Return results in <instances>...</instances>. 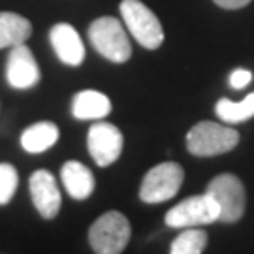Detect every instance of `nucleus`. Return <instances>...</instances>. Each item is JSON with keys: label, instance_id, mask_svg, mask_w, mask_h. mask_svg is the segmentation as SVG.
I'll return each instance as SVG.
<instances>
[{"label": "nucleus", "instance_id": "obj_1", "mask_svg": "<svg viewBox=\"0 0 254 254\" xmlns=\"http://www.w3.org/2000/svg\"><path fill=\"white\" fill-rule=\"evenodd\" d=\"M237 143L239 132L236 128L213 121L196 123L187 134V149L194 156H218L236 149Z\"/></svg>", "mask_w": 254, "mask_h": 254}, {"label": "nucleus", "instance_id": "obj_2", "mask_svg": "<svg viewBox=\"0 0 254 254\" xmlns=\"http://www.w3.org/2000/svg\"><path fill=\"white\" fill-rule=\"evenodd\" d=\"M89 40L98 53L115 64L127 63L132 57V46L123 23L115 17H98L89 27Z\"/></svg>", "mask_w": 254, "mask_h": 254}, {"label": "nucleus", "instance_id": "obj_3", "mask_svg": "<svg viewBox=\"0 0 254 254\" xmlns=\"http://www.w3.org/2000/svg\"><path fill=\"white\" fill-rule=\"evenodd\" d=\"M132 228L128 218L119 211H108L92 222L89 230L91 249L98 254H119L127 249Z\"/></svg>", "mask_w": 254, "mask_h": 254}, {"label": "nucleus", "instance_id": "obj_4", "mask_svg": "<svg viewBox=\"0 0 254 254\" xmlns=\"http://www.w3.org/2000/svg\"><path fill=\"white\" fill-rule=\"evenodd\" d=\"M121 17L127 25L128 32L136 38L139 46L145 49H158L164 42V28L158 17L139 0H123L121 2Z\"/></svg>", "mask_w": 254, "mask_h": 254}, {"label": "nucleus", "instance_id": "obj_5", "mask_svg": "<svg viewBox=\"0 0 254 254\" xmlns=\"http://www.w3.org/2000/svg\"><path fill=\"white\" fill-rule=\"evenodd\" d=\"M209 196L217 201L218 220L222 222H237L245 215L247 207V192L245 185L234 173H220L209 181L205 189Z\"/></svg>", "mask_w": 254, "mask_h": 254}, {"label": "nucleus", "instance_id": "obj_6", "mask_svg": "<svg viewBox=\"0 0 254 254\" xmlns=\"http://www.w3.org/2000/svg\"><path fill=\"white\" fill-rule=\"evenodd\" d=\"M183 181L185 172L177 162L158 164L145 173L139 187V198L145 203H162L172 200L179 192Z\"/></svg>", "mask_w": 254, "mask_h": 254}, {"label": "nucleus", "instance_id": "obj_7", "mask_svg": "<svg viewBox=\"0 0 254 254\" xmlns=\"http://www.w3.org/2000/svg\"><path fill=\"white\" fill-rule=\"evenodd\" d=\"M218 205L217 201L209 196L207 192L190 196L187 200L179 201L166 213V224L170 228H196L213 224L218 220Z\"/></svg>", "mask_w": 254, "mask_h": 254}, {"label": "nucleus", "instance_id": "obj_8", "mask_svg": "<svg viewBox=\"0 0 254 254\" xmlns=\"http://www.w3.org/2000/svg\"><path fill=\"white\" fill-rule=\"evenodd\" d=\"M125 137L123 132L111 123H94L87 136V147L92 160L100 168H108L123 153Z\"/></svg>", "mask_w": 254, "mask_h": 254}, {"label": "nucleus", "instance_id": "obj_9", "mask_svg": "<svg viewBox=\"0 0 254 254\" xmlns=\"http://www.w3.org/2000/svg\"><path fill=\"white\" fill-rule=\"evenodd\" d=\"M30 196L34 201V207L44 218H55L61 211V190L57 187L53 173L47 170H36L28 179Z\"/></svg>", "mask_w": 254, "mask_h": 254}, {"label": "nucleus", "instance_id": "obj_10", "mask_svg": "<svg viewBox=\"0 0 254 254\" xmlns=\"http://www.w3.org/2000/svg\"><path fill=\"white\" fill-rule=\"evenodd\" d=\"M6 79L13 89H30L40 81V68L25 44L13 46L6 64Z\"/></svg>", "mask_w": 254, "mask_h": 254}, {"label": "nucleus", "instance_id": "obj_11", "mask_svg": "<svg viewBox=\"0 0 254 254\" xmlns=\"http://www.w3.org/2000/svg\"><path fill=\"white\" fill-rule=\"evenodd\" d=\"M49 42L59 61L68 66H79L85 61V46L79 32L68 23H57L49 30Z\"/></svg>", "mask_w": 254, "mask_h": 254}, {"label": "nucleus", "instance_id": "obj_12", "mask_svg": "<svg viewBox=\"0 0 254 254\" xmlns=\"http://www.w3.org/2000/svg\"><path fill=\"white\" fill-rule=\"evenodd\" d=\"M61 179L66 192L73 200H87L96 187L92 172L79 160H68L64 164L61 170Z\"/></svg>", "mask_w": 254, "mask_h": 254}, {"label": "nucleus", "instance_id": "obj_13", "mask_svg": "<svg viewBox=\"0 0 254 254\" xmlns=\"http://www.w3.org/2000/svg\"><path fill=\"white\" fill-rule=\"evenodd\" d=\"M111 113V100L104 92L81 91L73 96L72 115L79 121H100Z\"/></svg>", "mask_w": 254, "mask_h": 254}, {"label": "nucleus", "instance_id": "obj_14", "mask_svg": "<svg viewBox=\"0 0 254 254\" xmlns=\"http://www.w3.org/2000/svg\"><path fill=\"white\" fill-rule=\"evenodd\" d=\"M32 34V25L27 17L13 11H0V49L25 44Z\"/></svg>", "mask_w": 254, "mask_h": 254}, {"label": "nucleus", "instance_id": "obj_15", "mask_svg": "<svg viewBox=\"0 0 254 254\" xmlns=\"http://www.w3.org/2000/svg\"><path fill=\"white\" fill-rule=\"evenodd\" d=\"M59 139V127L55 123L44 121L36 123L21 134V147L30 154H40L51 149Z\"/></svg>", "mask_w": 254, "mask_h": 254}, {"label": "nucleus", "instance_id": "obj_16", "mask_svg": "<svg viewBox=\"0 0 254 254\" xmlns=\"http://www.w3.org/2000/svg\"><path fill=\"white\" fill-rule=\"evenodd\" d=\"M218 119L226 125H237L245 123L254 117V92L247 94L241 102H232L228 98H220L215 106Z\"/></svg>", "mask_w": 254, "mask_h": 254}, {"label": "nucleus", "instance_id": "obj_17", "mask_svg": "<svg viewBox=\"0 0 254 254\" xmlns=\"http://www.w3.org/2000/svg\"><path fill=\"white\" fill-rule=\"evenodd\" d=\"M207 247V232H203L200 226L196 228H185L175 237L170 245V253L172 254H200L205 251Z\"/></svg>", "mask_w": 254, "mask_h": 254}, {"label": "nucleus", "instance_id": "obj_18", "mask_svg": "<svg viewBox=\"0 0 254 254\" xmlns=\"http://www.w3.org/2000/svg\"><path fill=\"white\" fill-rule=\"evenodd\" d=\"M17 170L8 162L0 164V205H6V203L11 201L13 194L17 190Z\"/></svg>", "mask_w": 254, "mask_h": 254}, {"label": "nucleus", "instance_id": "obj_19", "mask_svg": "<svg viewBox=\"0 0 254 254\" xmlns=\"http://www.w3.org/2000/svg\"><path fill=\"white\" fill-rule=\"evenodd\" d=\"M251 81H253V73L249 72V70H245V68H237V70H234L232 75H230V85H232L234 89H237V91L245 89Z\"/></svg>", "mask_w": 254, "mask_h": 254}, {"label": "nucleus", "instance_id": "obj_20", "mask_svg": "<svg viewBox=\"0 0 254 254\" xmlns=\"http://www.w3.org/2000/svg\"><path fill=\"white\" fill-rule=\"evenodd\" d=\"M213 2L224 9H239V8L249 6L253 0H213Z\"/></svg>", "mask_w": 254, "mask_h": 254}]
</instances>
